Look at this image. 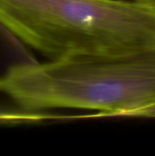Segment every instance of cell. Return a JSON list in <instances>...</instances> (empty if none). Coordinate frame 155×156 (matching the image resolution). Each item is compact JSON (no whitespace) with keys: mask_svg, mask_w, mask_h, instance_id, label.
<instances>
[{"mask_svg":"<svg viewBox=\"0 0 155 156\" xmlns=\"http://www.w3.org/2000/svg\"><path fill=\"white\" fill-rule=\"evenodd\" d=\"M0 91L26 111L79 109L135 117L155 104V46L18 64L0 78Z\"/></svg>","mask_w":155,"mask_h":156,"instance_id":"obj_1","label":"cell"},{"mask_svg":"<svg viewBox=\"0 0 155 156\" xmlns=\"http://www.w3.org/2000/svg\"><path fill=\"white\" fill-rule=\"evenodd\" d=\"M0 26L50 60L155 46V1L0 0Z\"/></svg>","mask_w":155,"mask_h":156,"instance_id":"obj_2","label":"cell"},{"mask_svg":"<svg viewBox=\"0 0 155 156\" xmlns=\"http://www.w3.org/2000/svg\"><path fill=\"white\" fill-rule=\"evenodd\" d=\"M135 117H154L155 118V104L139 112Z\"/></svg>","mask_w":155,"mask_h":156,"instance_id":"obj_3","label":"cell"},{"mask_svg":"<svg viewBox=\"0 0 155 156\" xmlns=\"http://www.w3.org/2000/svg\"><path fill=\"white\" fill-rule=\"evenodd\" d=\"M131 1H143V2H148V1H155V0H131Z\"/></svg>","mask_w":155,"mask_h":156,"instance_id":"obj_4","label":"cell"}]
</instances>
